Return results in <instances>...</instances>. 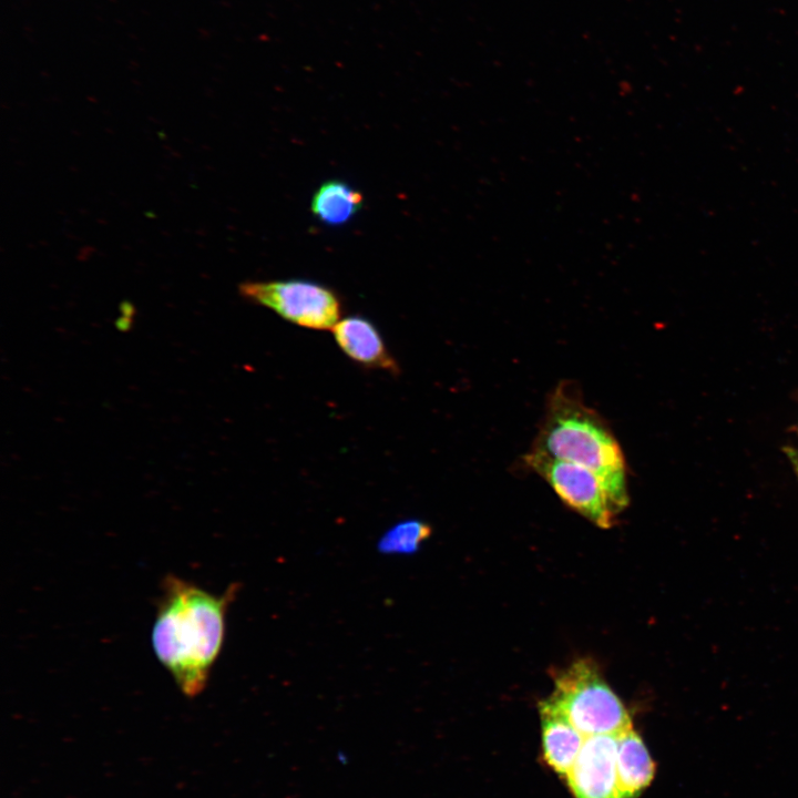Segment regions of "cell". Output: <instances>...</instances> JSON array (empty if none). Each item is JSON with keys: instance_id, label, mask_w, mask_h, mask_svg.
Segmentation results:
<instances>
[{"instance_id": "9c48e42d", "label": "cell", "mask_w": 798, "mask_h": 798, "mask_svg": "<svg viewBox=\"0 0 798 798\" xmlns=\"http://www.w3.org/2000/svg\"><path fill=\"white\" fill-rule=\"evenodd\" d=\"M616 774L620 798H638L655 775V764L633 727L617 735Z\"/></svg>"}, {"instance_id": "3957f363", "label": "cell", "mask_w": 798, "mask_h": 798, "mask_svg": "<svg viewBox=\"0 0 798 798\" xmlns=\"http://www.w3.org/2000/svg\"><path fill=\"white\" fill-rule=\"evenodd\" d=\"M548 700L584 737L618 735L633 727L624 704L590 659H577L561 671Z\"/></svg>"}, {"instance_id": "8fae6325", "label": "cell", "mask_w": 798, "mask_h": 798, "mask_svg": "<svg viewBox=\"0 0 798 798\" xmlns=\"http://www.w3.org/2000/svg\"><path fill=\"white\" fill-rule=\"evenodd\" d=\"M430 534V526L419 520H408L396 524L381 539L379 548L383 552L409 553Z\"/></svg>"}, {"instance_id": "8992f818", "label": "cell", "mask_w": 798, "mask_h": 798, "mask_svg": "<svg viewBox=\"0 0 798 798\" xmlns=\"http://www.w3.org/2000/svg\"><path fill=\"white\" fill-rule=\"evenodd\" d=\"M617 735L586 737L565 777L575 798H620L616 774Z\"/></svg>"}, {"instance_id": "7c38bea8", "label": "cell", "mask_w": 798, "mask_h": 798, "mask_svg": "<svg viewBox=\"0 0 798 798\" xmlns=\"http://www.w3.org/2000/svg\"><path fill=\"white\" fill-rule=\"evenodd\" d=\"M134 318L120 315L115 320V327L120 331H129L133 326Z\"/></svg>"}, {"instance_id": "7a4b0ae2", "label": "cell", "mask_w": 798, "mask_h": 798, "mask_svg": "<svg viewBox=\"0 0 798 798\" xmlns=\"http://www.w3.org/2000/svg\"><path fill=\"white\" fill-rule=\"evenodd\" d=\"M532 449L592 471L616 514L627 507V468L621 446L603 418L584 403L571 383H561L550 396Z\"/></svg>"}, {"instance_id": "5b68a950", "label": "cell", "mask_w": 798, "mask_h": 798, "mask_svg": "<svg viewBox=\"0 0 798 798\" xmlns=\"http://www.w3.org/2000/svg\"><path fill=\"white\" fill-rule=\"evenodd\" d=\"M524 459L566 505L603 529L613 525L616 513L601 481L592 471L534 449Z\"/></svg>"}, {"instance_id": "30bf717a", "label": "cell", "mask_w": 798, "mask_h": 798, "mask_svg": "<svg viewBox=\"0 0 798 798\" xmlns=\"http://www.w3.org/2000/svg\"><path fill=\"white\" fill-rule=\"evenodd\" d=\"M362 203V194L355 187L340 180H329L314 193L310 209L319 222L340 226L360 211Z\"/></svg>"}, {"instance_id": "52a82bcc", "label": "cell", "mask_w": 798, "mask_h": 798, "mask_svg": "<svg viewBox=\"0 0 798 798\" xmlns=\"http://www.w3.org/2000/svg\"><path fill=\"white\" fill-rule=\"evenodd\" d=\"M339 349L355 364L398 374L399 366L379 328L367 317L351 315L340 320L331 329Z\"/></svg>"}, {"instance_id": "6da1fadb", "label": "cell", "mask_w": 798, "mask_h": 798, "mask_svg": "<svg viewBox=\"0 0 798 798\" xmlns=\"http://www.w3.org/2000/svg\"><path fill=\"white\" fill-rule=\"evenodd\" d=\"M236 585L214 595L174 575L162 582L152 631L156 657L181 692L194 697L208 681L225 635V615Z\"/></svg>"}, {"instance_id": "277c9868", "label": "cell", "mask_w": 798, "mask_h": 798, "mask_svg": "<svg viewBox=\"0 0 798 798\" xmlns=\"http://www.w3.org/2000/svg\"><path fill=\"white\" fill-rule=\"evenodd\" d=\"M239 294L307 329L331 330L341 318L342 305L337 293L310 279L248 280L239 285Z\"/></svg>"}, {"instance_id": "ba28073f", "label": "cell", "mask_w": 798, "mask_h": 798, "mask_svg": "<svg viewBox=\"0 0 798 798\" xmlns=\"http://www.w3.org/2000/svg\"><path fill=\"white\" fill-rule=\"evenodd\" d=\"M539 710L543 759L554 773L565 779L586 737L548 699L540 703Z\"/></svg>"}]
</instances>
